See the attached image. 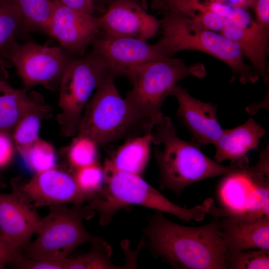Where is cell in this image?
I'll return each instance as SVG.
<instances>
[{
    "label": "cell",
    "mask_w": 269,
    "mask_h": 269,
    "mask_svg": "<svg viewBox=\"0 0 269 269\" xmlns=\"http://www.w3.org/2000/svg\"><path fill=\"white\" fill-rule=\"evenodd\" d=\"M147 221L142 244L154 257L175 269H225L227 249L218 217H213L204 225L188 227L175 223L156 211Z\"/></svg>",
    "instance_id": "cell-1"
},
{
    "label": "cell",
    "mask_w": 269,
    "mask_h": 269,
    "mask_svg": "<svg viewBox=\"0 0 269 269\" xmlns=\"http://www.w3.org/2000/svg\"><path fill=\"white\" fill-rule=\"evenodd\" d=\"M152 143L163 145L162 150L155 147L154 155L159 171V187L169 189L180 195L195 182L248 168L238 162L221 165L204 154L200 147L179 138L171 119L164 116L151 132Z\"/></svg>",
    "instance_id": "cell-2"
},
{
    "label": "cell",
    "mask_w": 269,
    "mask_h": 269,
    "mask_svg": "<svg viewBox=\"0 0 269 269\" xmlns=\"http://www.w3.org/2000/svg\"><path fill=\"white\" fill-rule=\"evenodd\" d=\"M103 166L104 187L85 206L98 213L102 226L109 224L119 211L131 205L167 213L186 222L201 221L208 214L213 202L209 198L191 208L182 207L167 199L141 176L118 170L106 161Z\"/></svg>",
    "instance_id": "cell-3"
},
{
    "label": "cell",
    "mask_w": 269,
    "mask_h": 269,
    "mask_svg": "<svg viewBox=\"0 0 269 269\" xmlns=\"http://www.w3.org/2000/svg\"><path fill=\"white\" fill-rule=\"evenodd\" d=\"M110 74L87 103L76 135L87 136L99 147L152 132L153 122L123 98Z\"/></svg>",
    "instance_id": "cell-4"
},
{
    "label": "cell",
    "mask_w": 269,
    "mask_h": 269,
    "mask_svg": "<svg viewBox=\"0 0 269 269\" xmlns=\"http://www.w3.org/2000/svg\"><path fill=\"white\" fill-rule=\"evenodd\" d=\"M159 21L162 36L157 42L166 57L184 50L200 51L226 64L233 72L231 82L237 76L243 84L259 80L253 67L245 62L239 46L221 33L208 29L171 9L164 12Z\"/></svg>",
    "instance_id": "cell-5"
},
{
    "label": "cell",
    "mask_w": 269,
    "mask_h": 269,
    "mask_svg": "<svg viewBox=\"0 0 269 269\" xmlns=\"http://www.w3.org/2000/svg\"><path fill=\"white\" fill-rule=\"evenodd\" d=\"M206 74L200 63L187 65L183 59L172 57L151 61L123 73L122 77L127 78L132 85L125 98L156 126L164 117L162 104L177 83L189 76L203 78Z\"/></svg>",
    "instance_id": "cell-6"
},
{
    "label": "cell",
    "mask_w": 269,
    "mask_h": 269,
    "mask_svg": "<svg viewBox=\"0 0 269 269\" xmlns=\"http://www.w3.org/2000/svg\"><path fill=\"white\" fill-rule=\"evenodd\" d=\"M80 205L49 207L48 214L38 224L36 238L23 252L24 257L63 260L79 246L97 240L99 237L91 234L83 224L84 220L92 218L95 212Z\"/></svg>",
    "instance_id": "cell-7"
},
{
    "label": "cell",
    "mask_w": 269,
    "mask_h": 269,
    "mask_svg": "<svg viewBox=\"0 0 269 269\" xmlns=\"http://www.w3.org/2000/svg\"><path fill=\"white\" fill-rule=\"evenodd\" d=\"M97 55L91 50L76 57L66 69L59 86L56 120L60 134L75 136L85 107L98 86L110 74Z\"/></svg>",
    "instance_id": "cell-8"
},
{
    "label": "cell",
    "mask_w": 269,
    "mask_h": 269,
    "mask_svg": "<svg viewBox=\"0 0 269 269\" xmlns=\"http://www.w3.org/2000/svg\"><path fill=\"white\" fill-rule=\"evenodd\" d=\"M77 56L62 47L41 45L33 41L19 44L7 58L28 90L42 85L51 91H58L63 75L70 63Z\"/></svg>",
    "instance_id": "cell-9"
},
{
    "label": "cell",
    "mask_w": 269,
    "mask_h": 269,
    "mask_svg": "<svg viewBox=\"0 0 269 269\" xmlns=\"http://www.w3.org/2000/svg\"><path fill=\"white\" fill-rule=\"evenodd\" d=\"M90 46L115 78L122 77L132 67L167 58L157 42L149 44L139 39L113 35L100 30Z\"/></svg>",
    "instance_id": "cell-10"
},
{
    "label": "cell",
    "mask_w": 269,
    "mask_h": 269,
    "mask_svg": "<svg viewBox=\"0 0 269 269\" xmlns=\"http://www.w3.org/2000/svg\"><path fill=\"white\" fill-rule=\"evenodd\" d=\"M36 208L72 203L81 205L90 198L78 187L72 174L56 167L34 174L29 180H11Z\"/></svg>",
    "instance_id": "cell-11"
},
{
    "label": "cell",
    "mask_w": 269,
    "mask_h": 269,
    "mask_svg": "<svg viewBox=\"0 0 269 269\" xmlns=\"http://www.w3.org/2000/svg\"><path fill=\"white\" fill-rule=\"evenodd\" d=\"M54 1L48 35L70 54L83 56L99 31L98 17Z\"/></svg>",
    "instance_id": "cell-12"
},
{
    "label": "cell",
    "mask_w": 269,
    "mask_h": 269,
    "mask_svg": "<svg viewBox=\"0 0 269 269\" xmlns=\"http://www.w3.org/2000/svg\"><path fill=\"white\" fill-rule=\"evenodd\" d=\"M99 30L109 34L145 41L155 36L160 21L137 0H116L98 17Z\"/></svg>",
    "instance_id": "cell-13"
},
{
    "label": "cell",
    "mask_w": 269,
    "mask_h": 269,
    "mask_svg": "<svg viewBox=\"0 0 269 269\" xmlns=\"http://www.w3.org/2000/svg\"><path fill=\"white\" fill-rule=\"evenodd\" d=\"M11 184L10 193H0V232L23 252L36 234L41 218L36 208L16 186Z\"/></svg>",
    "instance_id": "cell-14"
},
{
    "label": "cell",
    "mask_w": 269,
    "mask_h": 269,
    "mask_svg": "<svg viewBox=\"0 0 269 269\" xmlns=\"http://www.w3.org/2000/svg\"><path fill=\"white\" fill-rule=\"evenodd\" d=\"M171 95L177 100L176 115L190 132L191 142L199 147L209 144L215 145L224 130L218 121L217 107L194 98L179 85Z\"/></svg>",
    "instance_id": "cell-15"
},
{
    "label": "cell",
    "mask_w": 269,
    "mask_h": 269,
    "mask_svg": "<svg viewBox=\"0 0 269 269\" xmlns=\"http://www.w3.org/2000/svg\"><path fill=\"white\" fill-rule=\"evenodd\" d=\"M217 217L227 252H236L251 249L269 251V217Z\"/></svg>",
    "instance_id": "cell-16"
},
{
    "label": "cell",
    "mask_w": 269,
    "mask_h": 269,
    "mask_svg": "<svg viewBox=\"0 0 269 269\" xmlns=\"http://www.w3.org/2000/svg\"><path fill=\"white\" fill-rule=\"evenodd\" d=\"M226 37L236 43L252 64L256 73L266 85L269 76L266 63L269 39V26L252 20L247 25L227 23L220 31Z\"/></svg>",
    "instance_id": "cell-17"
},
{
    "label": "cell",
    "mask_w": 269,
    "mask_h": 269,
    "mask_svg": "<svg viewBox=\"0 0 269 269\" xmlns=\"http://www.w3.org/2000/svg\"><path fill=\"white\" fill-rule=\"evenodd\" d=\"M266 130L254 119L250 118L243 124L232 129L224 130L215 144L216 161L229 159L249 166L247 153L251 149H259L260 139Z\"/></svg>",
    "instance_id": "cell-18"
},
{
    "label": "cell",
    "mask_w": 269,
    "mask_h": 269,
    "mask_svg": "<svg viewBox=\"0 0 269 269\" xmlns=\"http://www.w3.org/2000/svg\"><path fill=\"white\" fill-rule=\"evenodd\" d=\"M152 143L151 132L129 138L105 161L118 170L141 176L149 160Z\"/></svg>",
    "instance_id": "cell-19"
},
{
    "label": "cell",
    "mask_w": 269,
    "mask_h": 269,
    "mask_svg": "<svg viewBox=\"0 0 269 269\" xmlns=\"http://www.w3.org/2000/svg\"><path fill=\"white\" fill-rule=\"evenodd\" d=\"M24 88L10 86L0 77V131L11 135L17 123L31 106L38 94H28Z\"/></svg>",
    "instance_id": "cell-20"
},
{
    "label": "cell",
    "mask_w": 269,
    "mask_h": 269,
    "mask_svg": "<svg viewBox=\"0 0 269 269\" xmlns=\"http://www.w3.org/2000/svg\"><path fill=\"white\" fill-rule=\"evenodd\" d=\"M28 34L13 0H0V62L7 60L17 47V38Z\"/></svg>",
    "instance_id": "cell-21"
},
{
    "label": "cell",
    "mask_w": 269,
    "mask_h": 269,
    "mask_svg": "<svg viewBox=\"0 0 269 269\" xmlns=\"http://www.w3.org/2000/svg\"><path fill=\"white\" fill-rule=\"evenodd\" d=\"M39 96L20 119L14 127L11 137L19 154L31 146L40 137V123L50 115L49 106L40 102Z\"/></svg>",
    "instance_id": "cell-22"
},
{
    "label": "cell",
    "mask_w": 269,
    "mask_h": 269,
    "mask_svg": "<svg viewBox=\"0 0 269 269\" xmlns=\"http://www.w3.org/2000/svg\"><path fill=\"white\" fill-rule=\"evenodd\" d=\"M167 9L179 12L203 27L213 31H221L230 22L210 9L206 0H169Z\"/></svg>",
    "instance_id": "cell-23"
},
{
    "label": "cell",
    "mask_w": 269,
    "mask_h": 269,
    "mask_svg": "<svg viewBox=\"0 0 269 269\" xmlns=\"http://www.w3.org/2000/svg\"><path fill=\"white\" fill-rule=\"evenodd\" d=\"M29 33L40 32L48 35L50 17L54 7V0H13Z\"/></svg>",
    "instance_id": "cell-24"
},
{
    "label": "cell",
    "mask_w": 269,
    "mask_h": 269,
    "mask_svg": "<svg viewBox=\"0 0 269 269\" xmlns=\"http://www.w3.org/2000/svg\"><path fill=\"white\" fill-rule=\"evenodd\" d=\"M92 247L87 253L73 258H67L65 269H127L128 266H117L111 261V246L99 237L91 243Z\"/></svg>",
    "instance_id": "cell-25"
},
{
    "label": "cell",
    "mask_w": 269,
    "mask_h": 269,
    "mask_svg": "<svg viewBox=\"0 0 269 269\" xmlns=\"http://www.w3.org/2000/svg\"><path fill=\"white\" fill-rule=\"evenodd\" d=\"M26 167L34 174L54 168L56 155L53 146L40 138L20 154Z\"/></svg>",
    "instance_id": "cell-26"
},
{
    "label": "cell",
    "mask_w": 269,
    "mask_h": 269,
    "mask_svg": "<svg viewBox=\"0 0 269 269\" xmlns=\"http://www.w3.org/2000/svg\"><path fill=\"white\" fill-rule=\"evenodd\" d=\"M99 147L92 139L76 135L67 152L68 160L72 171L99 162Z\"/></svg>",
    "instance_id": "cell-27"
},
{
    "label": "cell",
    "mask_w": 269,
    "mask_h": 269,
    "mask_svg": "<svg viewBox=\"0 0 269 269\" xmlns=\"http://www.w3.org/2000/svg\"><path fill=\"white\" fill-rule=\"evenodd\" d=\"M224 264L225 269H269V251L251 249L227 252Z\"/></svg>",
    "instance_id": "cell-28"
},
{
    "label": "cell",
    "mask_w": 269,
    "mask_h": 269,
    "mask_svg": "<svg viewBox=\"0 0 269 269\" xmlns=\"http://www.w3.org/2000/svg\"><path fill=\"white\" fill-rule=\"evenodd\" d=\"M72 174L79 189L88 196L90 200L104 187V170L99 162L75 170Z\"/></svg>",
    "instance_id": "cell-29"
},
{
    "label": "cell",
    "mask_w": 269,
    "mask_h": 269,
    "mask_svg": "<svg viewBox=\"0 0 269 269\" xmlns=\"http://www.w3.org/2000/svg\"><path fill=\"white\" fill-rule=\"evenodd\" d=\"M23 252L15 247L0 232V269L14 265L23 258Z\"/></svg>",
    "instance_id": "cell-30"
},
{
    "label": "cell",
    "mask_w": 269,
    "mask_h": 269,
    "mask_svg": "<svg viewBox=\"0 0 269 269\" xmlns=\"http://www.w3.org/2000/svg\"><path fill=\"white\" fill-rule=\"evenodd\" d=\"M15 150L11 135L0 131V169L10 164L13 159Z\"/></svg>",
    "instance_id": "cell-31"
},
{
    "label": "cell",
    "mask_w": 269,
    "mask_h": 269,
    "mask_svg": "<svg viewBox=\"0 0 269 269\" xmlns=\"http://www.w3.org/2000/svg\"><path fill=\"white\" fill-rule=\"evenodd\" d=\"M256 15L255 21L263 25H269V0H252L249 3Z\"/></svg>",
    "instance_id": "cell-32"
},
{
    "label": "cell",
    "mask_w": 269,
    "mask_h": 269,
    "mask_svg": "<svg viewBox=\"0 0 269 269\" xmlns=\"http://www.w3.org/2000/svg\"><path fill=\"white\" fill-rule=\"evenodd\" d=\"M58 3L74 9L94 15L92 0H54Z\"/></svg>",
    "instance_id": "cell-33"
},
{
    "label": "cell",
    "mask_w": 269,
    "mask_h": 269,
    "mask_svg": "<svg viewBox=\"0 0 269 269\" xmlns=\"http://www.w3.org/2000/svg\"><path fill=\"white\" fill-rule=\"evenodd\" d=\"M116 0H92L95 11L96 10L104 13L109 6Z\"/></svg>",
    "instance_id": "cell-34"
},
{
    "label": "cell",
    "mask_w": 269,
    "mask_h": 269,
    "mask_svg": "<svg viewBox=\"0 0 269 269\" xmlns=\"http://www.w3.org/2000/svg\"><path fill=\"white\" fill-rule=\"evenodd\" d=\"M169 0H151L150 2L152 7L156 10L163 12L167 10V3Z\"/></svg>",
    "instance_id": "cell-35"
},
{
    "label": "cell",
    "mask_w": 269,
    "mask_h": 269,
    "mask_svg": "<svg viewBox=\"0 0 269 269\" xmlns=\"http://www.w3.org/2000/svg\"><path fill=\"white\" fill-rule=\"evenodd\" d=\"M4 186V184L2 182H1L0 180V188H2Z\"/></svg>",
    "instance_id": "cell-36"
},
{
    "label": "cell",
    "mask_w": 269,
    "mask_h": 269,
    "mask_svg": "<svg viewBox=\"0 0 269 269\" xmlns=\"http://www.w3.org/2000/svg\"><path fill=\"white\" fill-rule=\"evenodd\" d=\"M251 0H247L248 2V5L249 4V3L250 2V1H251Z\"/></svg>",
    "instance_id": "cell-37"
},
{
    "label": "cell",
    "mask_w": 269,
    "mask_h": 269,
    "mask_svg": "<svg viewBox=\"0 0 269 269\" xmlns=\"http://www.w3.org/2000/svg\"><path fill=\"white\" fill-rule=\"evenodd\" d=\"M1 66H2V62H0V67L1 68Z\"/></svg>",
    "instance_id": "cell-38"
},
{
    "label": "cell",
    "mask_w": 269,
    "mask_h": 269,
    "mask_svg": "<svg viewBox=\"0 0 269 269\" xmlns=\"http://www.w3.org/2000/svg\"><path fill=\"white\" fill-rule=\"evenodd\" d=\"M150 0V1H151V0Z\"/></svg>",
    "instance_id": "cell-39"
}]
</instances>
